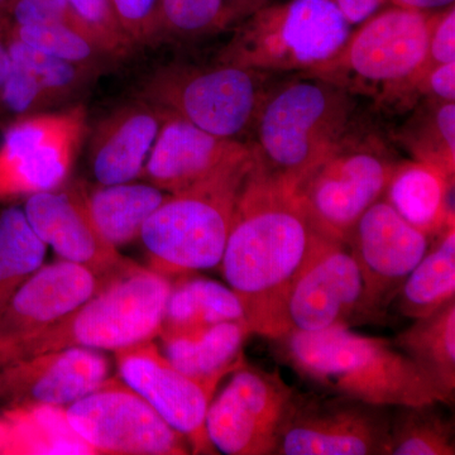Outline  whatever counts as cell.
Wrapping results in <instances>:
<instances>
[{
  "label": "cell",
  "instance_id": "15",
  "mask_svg": "<svg viewBox=\"0 0 455 455\" xmlns=\"http://www.w3.org/2000/svg\"><path fill=\"white\" fill-rule=\"evenodd\" d=\"M283 319L284 334L350 328L366 319L361 272L347 244L320 236L290 290Z\"/></svg>",
  "mask_w": 455,
  "mask_h": 455
},
{
  "label": "cell",
  "instance_id": "8",
  "mask_svg": "<svg viewBox=\"0 0 455 455\" xmlns=\"http://www.w3.org/2000/svg\"><path fill=\"white\" fill-rule=\"evenodd\" d=\"M434 12L392 7L377 12L350 33L340 52L315 71L349 90L398 99L412 86L427 61Z\"/></svg>",
  "mask_w": 455,
  "mask_h": 455
},
{
  "label": "cell",
  "instance_id": "23",
  "mask_svg": "<svg viewBox=\"0 0 455 455\" xmlns=\"http://www.w3.org/2000/svg\"><path fill=\"white\" fill-rule=\"evenodd\" d=\"M98 455L75 431L66 406L20 403L0 409V455Z\"/></svg>",
  "mask_w": 455,
  "mask_h": 455
},
{
  "label": "cell",
  "instance_id": "2",
  "mask_svg": "<svg viewBox=\"0 0 455 455\" xmlns=\"http://www.w3.org/2000/svg\"><path fill=\"white\" fill-rule=\"evenodd\" d=\"M269 344L277 361L317 391L392 409L444 403L433 382L391 340L349 326L290 331Z\"/></svg>",
  "mask_w": 455,
  "mask_h": 455
},
{
  "label": "cell",
  "instance_id": "36",
  "mask_svg": "<svg viewBox=\"0 0 455 455\" xmlns=\"http://www.w3.org/2000/svg\"><path fill=\"white\" fill-rule=\"evenodd\" d=\"M2 23L11 26L68 25L90 36L68 0H13Z\"/></svg>",
  "mask_w": 455,
  "mask_h": 455
},
{
  "label": "cell",
  "instance_id": "37",
  "mask_svg": "<svg viewBox=\"0 0 455 455\" xmlns=\"http://www.w3.org/2000/svg\"><path fill=\"white\" fill-rule=\"evenodd\" d=\"M113 5L123 29L133 42L136 49L160 41V0H113Z\"/></svg>",
  "mask_w": 455,
  "mask_h": 455
},
{
  "label": "cell",
  "instance_id": "35",
  "mask_svg": "<svg viewBox=\"0 0 455 455\" xmlns=\"http://www.w3.org/2000/svg\"><path fill=\"white\" fill-rule=\"evenodd\" d=\"M90 36L116 61L134 53L133 42L119 22L113 0H68Z\"/></svg>",
  "mask_w": 455,
  "mask_h": 455
},
{
  "label": "cell",
  "instance_id": "1",
  "mask_svg": "<svg viewBox=\"0 0 455 455\" xmlns=\"http://www.w3.org/2000/svg\"><path fill=\"white\" fill-rule=\"evenodd\" d=\"M320 236L291 188L253 163L220 263L251 334L268 340L284 334L287 296Z\"/></svg>",
  "mask_w": 455,
  "mask_h": 455
},
{
  "label": "cell",
  "instance_id": "25",
  "mask_svg": "<svg viewBox=\"0 0 455 455\" xmlns=\"http://www.w3.org/2000/svg\"><path fill=\"white\" fill-rule=\"evenodd\" d=\"M454 180L431 166L411 160L397 163L382 199L416 229L434 238L455 223L451 193Z\"/></svg>",
  "mask_w": 455,
  "mask_h": 455
},
{
  "label": "cell",
  "instance_id": "6",
  "mask_svg": "<svg viewBox=\"0 0 455 455\" xmlns=\"http://www.w3.org/2000/svg\"><path fill=\"white\" fill-rule=\"evenodd\" d=\"M350 33L331 0L267 3L242 20L217 61L267 74H313L340 52Z\"/></svg>",
  "mask_w": 455,
  "mask_h": 455
},
{
  "label": "cell",
  "instance_id": "17",
  "mask_svg": "<svg viewBox=\"0 0 455 455\" xmlns=\"http://www.w3.org/2000/svg\"><path fill=\"white\" fill-rule=\"evenodd\" d=\"M27 220L47 247L61 259L90 269L101 283L134 262L104 238L90 214L84 185L61 187L27 197Z\"/></svg>",
  "mask_w": 455,
  "mask_h": 455
},
{
  "label": "cell",
  "instance_id": "19",
  "mask_svg": "<svg viewBox=\"0 0 455 455\" xmlns=\"http://www.w3.org/2000/svg\"><path fill=\"white\" fill-rule=\"evenodd\" d=\"M252 155L250 143L214 136L164 113L140 179L166 193H180Z\"/></svg>",
  "mask_w": 455,
  "mask_h": 455
},
{
  "label": "cell",
  "instance_id": "30",
  "mask_svg": "<svg viewBox=\"0 0 455 455\" xmlns=\"http://www.w3.org/2000/svg\"><path fill=\"white\" fill-rule=\"evenodd\" d=\"M47 244L20 206L0 211V313L17 290L44 266Z\"/></svg>",
  "mask_w": 455,
  "mask_h": 455
},
{
  "label": "cell",
  "instance_id": "18",
  "mask_svg": "<svg viewBox=\"0 0 455 455\" xmlns=\"http://www.w3.org/2000/svg\"><path fill=\"white\" fill-rule=\"evenodd\" d=\"M9 68L0 90V130L33 114L82 103L104 74L97 66L73 64L33 49L5 33Z\"/></svg>",
  "mask_w": 455,
  "mask_h": 455
},
{
  "label": "cell",
  "instance_id": "16",
  "mask_svg": "<svg viewBox=\"0 0 455 455\" xmlns=\"http://www.w3.org/2000/svg\"><path fill=\"white\" fill-rule=\"evenodd\" d=\"M116 359L123 381L187 438L191 453H215L205 427L212 392L173 366L154 340L116 350Z\"/></svg>",
  "mask_w": 455,
  "mask_h": 455
},
{
  "label": "cell",
  "instance_id": "12",
  "mask_svg": "<svg viewBox=\"0 0 455 455\" xmlns=\"http://www.w3.org/2000/svg\"><path fill=\"white\" fill-rule=\"evenodd\" d=\"M230 374L206 412L212 447L228 455H274L295 388L278 371L268 372L245 358Z\"/></svg>",
  "mask_w": 455,
  "mask_h": 455
},
{
  "label": "cell",
  "instance_id": "24",
  "mask_svg": "<svg viewBox=\"0 0 455 455\" xmlns=\"http://www.w3.org/2000/svg\"><path fill=\"white\" fill-rule=\"evenodd\" d=\"M250 335L244 320H239L161 340L171 363L214 395L221 379L244 358L243 344Z\"/></svg>",
  "mask_w": 455,
  "mask_h": 455
},
{
  "label": "cell",
  "instance_id": "29",
  "mask_svg": "<svg viewBox=\"0 0 455 455\" xmlns=\"http://www.w3.org/2000/svg\"><path fill=\"white\" fill-rule=\"evenodd\" d=\"M433 239L394 300L398 313L410 319L430 315L455 300V223Z\"/></svg>",
  "mask_w": 455,
  "mask_h": 455
},
{
  "label": "cell",
  "instance_id": "41",
  "mask_svg": "<svg viewBox=\"0 0 455 455\" xmlns=\"http://www.w3.org/2000/svg\"><path fill=\"white\" fill-rule=\"evenodd\" d=\"M387 2H391L394 7L418 12H434L454 4V0H387Z\"/></svg>",
  "mask_w": 455,
  "mask_h": 455
},
{
  "label": "cell",
  "instance_id": "22",
  "mask_svg": "<svg viewBox=\"0 0 455 455\" xmlns=\"http://www.w3.org/2000/svg\"><path fill=\"white\" fill-rule=\"evenodd\" d=\"M100 281L90 269L68 260L42 266L0 313V357L92 298Z\"/></svg>",
  "mask_w": 455,
  "mask_h": 455
},
{
  "label": "cell",
  "instance_id": "32",
  "mask_svg": "<svg viewBox=\"0 0 455 455\" xmlns=\"http://www.w3.org/2000/svg\"><path fill=\"white\" fill-rule=\"evenodd\" d=\"M439 403L394 407L391 455H454V421Z\"/></svg>",
  "mask_w": 455,
  "mask_h": 455
},
{
  "label": "cell",
  "instance_id": "40",
  "mask_svg": "<svg viewBox=\"0 0 455 455\" xmlns=\"http://www.w3.org/2000/svg\"><path fill=\"white\" fill-rule=\"evenodd\" d=\"M350 25H359L379 11L387 0H331Z\"/></svg>",
  "mask_w": 455,
  "mask_h": 455
},
{
  "label": "cell",
  "instance_id": "43",
  "mask_svg": "<svg viewBox=\"0 0 455 455\" xmlns=\"http://www.w3.org/2000/svg\"><path fill=\"white\" fill-rule=\"evenodd\" d=\"M9 68V53L7 37H5L4 26L0 20V90L7 77Z\"/></svg>",
  "mask_w": 455,
  "mask_h": 455
},
{
  "label": "cell",
  "instance_id": "28",
  "mask_svg": "<svg viewBox=\"0 0 455 455\" xmlns=\"http://www.w3.org/2000/svg\"><path fill=\"white\" fill-rule=\"evenodd\" d=\"M239 320H244L243 307L230 287L208 278H182L171 287L158 337L193 333Z\"/></svg>",
  "mask_w": 455,
  "mask_h": 455
},
{
  "label": "cell",
  "instance_id": "10",
  "mask_svg": "<svg viewBox=\"0 0 455 455\" xmlns=\"http://www.w3.org/2000/svg\"><path fill=\"white\" fill-rule=\"evenodd\" d=\"M88 128V108L83 101L8 124L0 142V202L64 187Z\"/></svg>",
  "mask_w": 455,
  "mask_h": 455
},
{
  "label": "cell",
  "instance_id": "42",
  "mask_svg": "<svg viewBox=\"0 0 455 455\" xmlns=\"http://www.w3.org/2000/svg\"><path fill=\"white\" fill-rule=\"evenodd\" d=\"M267 3H269V0H229L230 7L233 9L236 20H243V18L250 16Z\"/></svg>",
  "mask_w": 455,
  "mask_h": 455
},
{
  "label": "cell",
  "instance_id": "21",
  "mask_svg": "<svg viewBox=\"0 0 455 455\" xmlns=\"http://www.w3.org/2000/svg\"><path fill=\"white\" fill-rule=\"evenodd\" d=\"M164 112L139 97L123 101L88 128V164L98 185H116L142 178Z\"/></svg>",
  "mask_w": 455,
  "mask_h": 455
},
{
  "label": "cell",
  "instance_id": "44",
  "mask_svg": "<svg viewBox=\"0 0 455 455\" xmlns=\"http://www.w3.org/2000/svg\"><path fill=\"white\" fill-rule=\"evenodd\" d=\"M12 2H13V0H0V20H4Z\"/></svg>",
  "mask_w": 455,
  "mask_h": 455
},
{
  "label": "cell",
  "instance_id": "5",
  "mask_svg": "<svg viewBox=\"0 0 455 455\" xmlns=\"http://www.w3.org/2000/svg\"><path fill=\"white\" fill-rule=\"evenodd\" d=\"M253 163L252 155L166 197L140 232L148 268L172 277L220 267L236 200Z\"/></svg>",
  "mask_w": 455,
  "mask_h": 455
},
{
  "label": "cell",
  "instance_id": "13",
  "mask_svg": "<svg viewBox=\"0 0 455 455\" xmlns=\"http://www.w3.org/2000/svg\"><path fill=\"white\" fill-rule=\"evenodd\" d=\"M75 431L97 454L185 455L190 445L123 379H107L66 406Z\"/></svg>",
  "mask_w": 455,
  "mask_h": 455
},
{
  "label": "cell",
  "instance_id": "7",
  "mask_svg": "<svg viewBox=\"0 0 455 455\" xmlns=\"http://www.w3.org/2000/svg\"><path fill=\"white\" fill-rule=\"evenodd\" d=\"M269 89L267 73L252 68L171 62L147 75L136 97L214 136L241 140L252 132Z\"/></svg>",
  "mask_w": 455,
  "mask_h": 455
},
{
  "label": "cell",
  "instance_id": "33",
  "mask_svg": "<svg viewBox=\"0 0 455 455\" xmlns=\"http://www.w3.org/2000/svg\"><path fill=\"white\" fill-rule=\"evenodd\" d=\"M236 22L229 0H160V41L196 40Z\"/></svg>",
  "mask_w": 455,
  "mask_h": 455
},
{
  "label": "cell",
  "instance_id": "39",
  "mask_svg": "<svg viewBox=\"0 0 455 455\" xmlns=\"http://www.w3.org/2000/svg\"><path fill=\"white\" fill-rule=\"evenodd\" d=\"M412 92L427 95L430 100L455 101V62L425 68L416 79Z\"/></svg>",
  "mask_w": 455,
  "mask_h": 455
},
{
  "label": "cell",
  "instance_id": "20",
  "mask_svg": "<svg viewBox=\"0 0 455 455\" xmlns=\"http://www.w3.org/2000/svg\"><path fill=\"white\" fill-rule=\"evenodd\" d=\"M109 362L99 350L42 353L0 367V405L37 403L68 406L108 379Z\"/></svg>",
  "mask_w": 455,
  "mask_h": 455
},
{
  "label": "cell",
  "instance_id": "9",
  "mask_svg": "<svg viewBox=\"0 0 455 455\" xmlns=\"http://www.w3.org/2000/svg\"><path fill=\"white\" fill-rule=\"evenodd\" d=\"M396 164L379 140L350 132L293 194L317 235L346 244L359 218L383 196Z\"/></svg>",
  "mask_w": 455,
  "mask_h": 455
},
{
  "label": "cell",
  "instance_id": "3",
  "mask_svg": "<svg viewBox=\"0 0 455 455\" xmlns=\"http://www.w3.org/2000/svg\"><path fill=\"white\" fill-rule=\"evenodd\" d=\"M355 94L314 75L271 86L254 122V166L295 190L352 132Z\"/></svg>",
  "mask_w": 455,
  "mask_h": 455
},
{
  "label": "cell",
  "instance_id": "31",
  "mask_svg": "<svg viewBox=\"0 0 455 455\" xmlns=\"http://www.w3.org/2000/svg\"><path fill=\"white\" fill-rule=\"evenodd\" d=\"M397 137L414 160L454 180L455 101L430 100L405 123Z\"/></svg>",
  "mask_w": 455,
  "mask_h": 455
},
{
  "label": "cell",
  "instance_id": "11",
  "mask_svg": "<svg viewBox=\"0 0 455 455\" xmlns=\"http://www.w3.org/2000/svg\"><path fill=\"white\" fill-rule=\"evenodd\" d=\"M391 409L296 391L274 455H388Z\"/></svg>",
  "mask_w": 455,
  "mask_h": 455
},
{
  "label": "cell",
  "instance_id": "14",
  "mask_svg": "<svg viewBox=\"0 0 455 455\" xmlns=\"http://www.w3.org/2000/svg\"><path fill=\"white\" fill-rule=\"evenodd\" d=\"M346 244L361 272L364 315L371 320L385 316L407 276L429 250L430 238L381 197L359 218Z\"/></svg>",
  "mask_w": 455,
  "mask_h": 455
},
{
  "label": "cell",
  "instance_id": "4",
  "mask_svg": "<svg viewBox=\"0 0 455 455\" xmlns=\"http://www.w3.org/2000/svg\"><path fill=\"white\" fill-rule=\"evenodd\" d=\"M170 277L133 263L61 319L7 350L0 367L68 348L121 350L154 340L163 325Z\"/></svg>",
  "mask_w": 455,
  "mask_h": 455
},
{
  "label": "cell",
  "instance_id": "34",
  "mask_svg": "<svg viewBox=\"0 0 455 455\" xmlns=\"http://www.w3.org/2000/svg\"><path fill=\"white\" fill-rule=\"evenodd\" d=\"M4 26L5 33L33 49L73 64L106 70L116 60L82 29L68 25Z\"/></svg>",
  "mask_w": 455,
  "mask_h": 455
},
{
  "label": "cell",
  "instance_id": "27",
  "mask_svg": "<svg viewBox=\"0 0 455 455\" xmlns=\"http://www.w3.org/2000/svg\"><path fill=\"white\" fill-rule=\"evenodd\" d=\"M392 343L423 371L444 403L455 391V300L430 315L415 319Z\"/></svg>",
  "mask_w": 455,
  "mask_h": 455
},
{
  "label": "cell",
  "instance_id": "38",
  "mask_svg": "<svg viewBox=\"0 0 455 455\" xmlns=\"http://www.w3.org/2000/svg\"><path fill=\"white\" fill-rule=\"evenodd\" d=\"M451 62H455L454 4L445 8L443 12H434L429 44H427V61H425L423 70L431 66L451 64Z\"/></svg>",
  "mask_w": 455,
  "mask_h": 455
},
{
  "label": "cell",
  "instance_id": "26",
  "mask_svg": "<svg viewBox=\"0 0 455 455\" xmlns=\"http://www.w3.org/2000/svg\"><path fill=\"white\" fill-rule=\"evenodd\" d=\"M169 196L149 182L86 188L90 214L104 238L116 248L139 239L147 220Z\"/></svg>",
  "mask_w": 455,
  "mask_h": 455
}]
</instances>
